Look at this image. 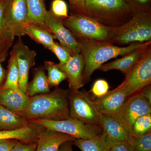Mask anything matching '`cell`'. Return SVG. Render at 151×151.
<instances>
[{
  "instance_id": "6da1fadb",
  "label": "cell",
  "mask_w": 151,
  "mask_h": 151,
  "mask_svg": "<svg viewBox=\"0 0 151 151\" xmlns=\"http://www.w3.org/2000/svg\"><path fill=\"white\" fill-rule=\"evenodd\" d=\"M69 90L56 87L48 93L29 97L22 116L28 122L39 119L61 120L70 118Z\"/></svg>"
},
{
  "instance_id": "7a4b0ae2",
  "label": "cell",
  "mask_w": 151,
  "mask_h": 151,
  "mask_svg": "<svg viewBox=\"0 0 151 151\" xmlns=\"http://www.w3.org/2000/svg\"><path fill=\"white\" fill-rule=\"evenodd\" d=\"M81 45V51L84 61L83 80L84 84L89 81L92 73L109 60L124 56L137 49L145 46L151 41L145 43H133L128 46H119L108 42L86 38H76Z\"/></svg>"
},
{
  "instance_id": "3957f363",
  "label": "cell",
  "mask_w": 151,
  "mask_h": 151,
  "mask_svg": "<svg viewBox=\"0 0 151 151\" xmlns=\"http://www.w3.org/2000/svg\"><path fill=\"white\" fill-rule=\"evenodd\" d=\"M136 12L126 0H85L84 15L108 27L122 26Z\"/></svg>"
},
{
  "instance_id": "277c9868",
  "label": "cell",
  "mask_w": 151,
  "mask_h": 151,
  "mask_svg": "<svg viewBox=\"0 0 151 151\" xmlns=\"http://www.w3.org/2000/svg\"><path fill=\"white\" fill-rule=\"evenodd\" d=\"M151 41V12H137L132 18L117 28L108 42L126 45Z\"/></svg>"
},
{
  "instance_id": "5b68a950",
  "label": "cell",
  "mask_w": 151,
  "mask_h": 151,
  "mask_svg": "<svg viewBox=\"0 0 151 151\" xmlns=\"http://www.w3.org/2000/svg\"><path fill=\"white\" fill-rule=\"evenodd\" d=\"M64 26L76 38L108 42L117 28L108 27L84 15L73 14L63 19Z\"/></svg>"
},
{
  "instance_id": "8992f818",
  "label": "cell",
  "mask_w": 151,
  "mask_h": 151,
  "mask_svg": "<svg viewBox=\"0 0 151 151\" xmlns=\"http://www.w3.org/2000/svg\"><path fill=\"white\" fill-rule=\"evenodd\" d=\"M29 122L40 125L47 129L70 135L76 139H90L102 133L100 126L86 124L75 118L61 120L39 119Z\"/></svg>"
},
{
  "instance_id": "52a82bcc",
  "label": "cell",
  "mask_w": 151,
  "mask_h": 151,
  "mask_svg": "<svg viewBox=\"0 0 151 151\" xmlns=\"http://www.w3.org/2000/svg\"><path fill=\"white\" fill-rule=\"evenodd\" d=\"M28 23L26 0H7L4 12V26L12 44L15 37L25 35L24 28Z\"/></svg>"
},
{
  "instance_id": "ba28073f",
  "label": "cell",
  "mask_w": 151,
  "mask_h": 151,
  "mask_svg": "<svg viewBox=\"0 0 151 151\" xmlns=\"http://www.w3.org/2000/svg\"><path fill=\"white\" fill-rule=\"evenodd\" d=\"M151 83V47L139 62L126 74L122 84L118 86L128 97L139 93Z\"/></svg>"
},
{
  "instance_id": "9c48e42d",
  "label": "cell",
  "mask_w": 151,
  "mask_h": 151,
  "mask_svg": "<svg viewBox=\"0 0 151 151\" xmlns=\"http://www.w3.org/2000/svg\"><path fill=\"white\" fill-rule=\"evenodd\" d=\"M70 118H75L92 125L100 126L101 115L94 101L84 91L70 90L68 95Z\"/></svg>"
},
{
  "instance_id": "30bf717a",
  "label": "cell",
  "mask_w": 151,
  "mask_h": 151,
  "mask_svg": "<svg viewBox=\"0 0 151 151\" xmlns=\"http://www.w3.org/2000/svg\"><path fill=\"white\" fill-rule=\"evenodd\" d=\"M151 114V104L139 93L128 97L115 119L134 136L132 128L139 117Z\"/></svg>"
},
{
  "instance_id": "8fae6325",
  "label": "cell",
  "mask_w": 151,
  "mask_h": 151,
  "mask_svg": "<svg viewBox=\"0 0 151 151\" xmlns=\"http://www.w3.org/2000/svg\"><path fill=\"white\" fill-rule=\"evenodd\" d=\"M63 19L54 15L50 10H47L44 22L60 44L65 47L72 55L80 53L81 45L65 27L63 23Z\"/></svg>"
},
{
  "instance_id": "7c38bea8",
  "label": "cell",
  "mask_w": 151,
  "mask_h": 151,
  "mask_svg": "<svg viewBox=\"0 0 151 151\" xmlns=\"http://www.w3.org/2000/svg\"><path fill=\"white\" fill-rule=\"evenodd\" d=\"M12 50L15 55L18 67L19 88L26 93L29 70L35 64L37 53L24 43L21 37L14 45Z\"/></svg>"
},
{
  "instance_id": "4fadbf2b",
  "label": "cell",
  "mask_w": 151,
  "mask_h": 151,
  "mask_svg": "<svg viewBox=\"0 0 151 151\" xmlns=\"http://www.w3.org/2000/svg\"><path fill=\"white\" fill-rule=\"evenodd\" d=\"M57 65L65 73L68 82L69 90H78L84 86V61L81 53L72 55L65 64L59 63Z\"/></svg>"
},
{
  "instance_id": "5bb4252c",
  "label": "cell",
  "mask_w": 151,
  "mask_h": 151,
  "mask_svg": "<svg viewBox=\"0 0 151 151\" xmlns=\"http://www.w3.org/2000/svg\"><path fill=\"white\" fill-rule=\"evenodd\" d=\"M128 98L125 92L117 87L94 101L100 114L115 119Z\"/></svg>"
},
{
  "instance_id": "9a60e30c",
  "label": "cell",
  "mask_w": 151,
  "mask_h": 151,
  "mask_svg": "<svg viewBox=\"0 0 151 151\" xmlns=\"http://www.w3.org/2000/svg\"><path fill=\"white\" fill-rule=\"evenodd\" d=\"M100 126L105 140L111 147L113 144L119 141H126L131 144L134 139V136L113 117L102 114Z\"/></svg>"
},
{
  "instance_id": "2e32d148",
  "label": "cell",
  "mask_w": 151,
  "mask_h": 151,
  "mask_svg": "<svg viewBox=\"0 0 151 151\" xmlns=\"http://www.w3.org/2000/svg\"><path fill=\"white\" fill-rule=\"evenodd\" d=\"M151 42L145 46L131 52L120 59L103 64L98 69L103 71L116 69L120 70L126 75L142 59L146 52L151 47Z\"/></svg>"
},
{
  "instance_id": "e0dca14e",
  "label": "cell",
  "mask_w": 151,
  "mask_h": 151,
  "mask_svg": "<svg viewBox=\"0 0 151 151\" xmlns=\"http://www.w3.org/2000/svg\"><path fill=\"white\" fill-rule=\"evenodd\" d=\"M29 98L26 93L19 88L0 89V104L20 116L27 106Z\"/></svg>"
},
{
  "instance_id": "ac0fdd59",
  "label": "cell",
  "mask_w": 151,
  "mask_h": 151,
  "mask_svg": "<svg viewBox=\"0 0 151 151\" xmlns=\"http://www.w3.org/2000/svg\"><path fill=\"white\" fill-rule=\"evenodd\" d=\"M75 139L70 135L47 129L43 127L39 134L36 151H59L63 143Z\"/></svg>"
},
{
  "instance_id": "d6986e66",
  "label": "cell",
  "mask_w": 151,
  "mask_h": 151,
  "mask_svg": "<svg viewBox=\"0 0 151 151\" xmlns=\"http://www.w3.org/2000/svg\"><path fill=\"white\" fill-rule=\"evenodd\" d=\"M43 129L40 125L30 123L27 127L13 130H0V140L15 139L23 142H37L40 132Z\"/></svg>"
},
{
  "instance_id": "ffe728a7",
  "label": "cell",
  "mask_w": 151,
  "mask_h": 151,
  "mask_svg": "<svg viewBox=\"0 0 151 151\" xmlns=\"http://www.w3.org/2000/svg\"><path fill=\"white\" fill-rule=\"evenodd\" d=\"M25 35H27L37 43L45 48H50L55 42L54 36L45 24L27 23L24 28Z\"/></svg>"
},
{
  "instance_id": "44dd1931",
  "label": "cell",
  "mask_w": 151,
  "mask_h": 151,
  "mask_svg": "<svg viewBox=\"0 0 151 151\" xmlns=\"http://www.w3.org/2000/svg\"><path fill=\"white\" fill-rule=\"evenodd\" d=\"M42 66L35 68L33 69V78L32 81L28 83L26 93L29 97L50 92V85Z\"/></svg>"
},
{
  "instance_id": "7402d4cb",
  "label": "cell",
  "mask_w": 151,
  "mask_h": 151,
  "mask_svg": "<svg viewBox=\"0 0 151 151\" xmlns=\"http://www.w3.org/2000/svg\"><path fill=\"white\" fill-rule=\"evenodd\" d=\"M24 117L14 113L0 104V130H13L29 125Z\"/></svg>"
},
{
  "instance_id": "603a6c76",
  "label": "cell",
  "mask_w": 151,
  "mask_h": 151,
  "mask_svg": "<svg viewBox=\"0 0 151 151\" xmlns=\"http://www.w3.org/2000/svg\"><path fill=\"white\" fill-rule=\"evenodd\" d=\"M73 145L81 151H110L111 147L105 140L102 133L98 137L90 139H76L73 141Z\"/></svg>"
},
{
  "instance_id": "cb8c5ba5",
  "label": "cell",
  "mask_w": 151,
  "mask_h": 151,
  "mask_svg": "<svg viewBox=\"0 0 151 151\" xmlns=\"http://www.w3.org/2000/svg\"><path fill=\"white\" fill-rule=\"evenodd\" d=\"M27 9L28 23L44 24L47 10L45 0H26Z\"/></svg>"
},
{
  "instance_id": "d4e9b609",
  "label": "cell",
  "mask_w": 151,
  "mask_h": 151,
  "mask_svg": "<svg viewBox=\"0 0 151 151\" xmlns=\"http://www.w3.org/2000/svg\"><path fill=\"white\" fill-rule=\"evenodd\" d=\"M19 70L15 55L12 50L10 52L5 81L0 89L19 88Z\"/></svg>"
},
{
  "instance_id": "484cf974",
  "label": "cell",
  "mask_w": 151,
  "mask_h": 151,
  "mask_svg": "<svg viewBox=\"0 0 151 151\" xmlns=\"http://www.w3.org/2000/svg\"><path fill=\"white\" fill-rule=\"evenodd\" d=\"M7 0H0V62L4 61L12 45L6 35L4 26V12Z\"/></svg>"
},
{
  "instance_id": "4316f807",
  "label": "cell",
  "mask_w": 151,
  "mask_h": 151,
  "mask_svg": "<svg viewBox=\"0 0 151 151\" xmlns=\"http://www.w3.org/2000/svg\"><path fill=\"white\" fill-rule=\"evenodd\" d=\"M45 69L47 71V79L50 86L57 87L62 81L66 79L65 73L52 61L44 62Z\"/></svg>"
},
{
  "instance_id": "83f0119b",
  "label": "cell",
  "mask_w": 151,
  "mask_h": 151,
  "mask_svg": "<svg viewBox=\"0 0 151 151\" xmlns=\"http://www.w3.org/2000/svg\"><path fill=\"white\" fill-rule=\"evenodd\" d=\"M132 133L134 137H138L151 131V114L139 117L133 124Z\"/></svg>"
},
{
  "instance_id": "f1b7e54d",
  "label": "cell",
  "mask_w": 151,
  "mask_h": 151,
  "mask_svg": "<svg viewBox=\"0 0 151 151\" xmlns=\"http://www.w3.org/2000/svg\"><path fill=\"white\" fill-rule=\"evenodd\" d=\"M131 144L134 151H151V131L135 137Z\"/></svg>"
},
{
  "instance_id": "f546056e",
  "label": "cell",
  "mask_w": 151,
  "mask_h": 151,
  "mask_svg": "<svg viewBox=\"0 0 151 151\" xmlns=\"http://www.w3.org/2000/svg\"><path fill=\"white\" fill-rule=\"evenodd\" d=\"M50 11L55 16L63 19L68 17L67 4L63 0H53Z\"/></svg>"
},
{
  "instance_id": "4dcf8cb0",
  "label": "cell",
  "mask_w": 151,
  "mask_h": 151,
  "mask_svg": "<svg viewBox=\"0 0 151 151\" xmlns=\"http://www.w3.org/2000/svg\"><path fill=\"white\" fill-rule=\"evenodd\" d=\"M49 50L52 52L59 59V63L64 64L70 59L72 55L65 47L55 42Z\"/></svg>"
},
{
  "instance_id": "1f68e13d",
  "label": "cell",
  "mask_w": 151,
  "mask_h": 151,
  "mask_svg": "<svg viewBox=\"0 0 151 151\" xmlns=\"http://www.w3.org/2000/svg\"><path fill=\"white\" fill-rule=\"evenodd\" d=\"M110 86L108 82L103 79H97L94 82L90 92L97 98L105 96L109 92Z\"/></svg>"
},
{
  "instance_id": "d6a6232c",
  "label": "cell",
  "mask_w": 151,
  "mask_h": 151,
  "mask_svg": "<svg viewBox=\"0 0 151 151\" xmlns=\"http://www.w3.org/2000/svg\"><path fill=\"white\" fill-rule=\"evenodd\" d=\"M136 12H151V0H126Z\"/></svg>"
},
{
  "instance_id": "836d02e7",
  "label": "cell",
  "mask_w": 151,
  "mask_h": 151,
  "mask_svg": "<svg viewBox=\"0 0 151 151\" xmlns=\"http://www.w3.org/2000/svg\"><path fill=\"white\" fill-rule=\"evenodd\" d=\"M37 142H23L17 141L9 151H36Z\"/></svg>"
},
{
  "instance_id": "e575fe53",
  "label": "cell",
  "mask_w": 151,
  "mask_h": 151,
  "mask_svg": "<svg viewBox=\"0 0 151 151\" xmlns=\"http://www.w3.org/2000/svg\"><path fill=\"white\" fill-rule=\"evenodd\" d=\"M72 14H79L84 15L85 0H68Z\"/></svg>"
},
{
  "instance_id": "d590c367",
  "label": "cell",
  "mask_w": 151,
  "mask_h": 151,
  "mask_svg": "<svg viewBox=\"0 0 151 151\" xmlns=\"http://www.w3.org/2000/svg\"><path fill=\"white\" fill-rule=\"evenodd\" d=\"M110 151H134L131 144L126 141H119L113 144Z\"/></svg>"
},
{
  "instance_id": "8d00e7d4",
  "label": "cell",
  "mask_w": 151,
  "mask_h": 151,
  "mask_svg": "<svg viewBox=\"0 0 151 151\" xmlns=\"http://www.w3.org/2000/svg\"><path fill=\"white\" fill-rule=\"evenodd\" d=\"M17 141L15 139L0 140V151H9L14 145Z\"/></svg>"
},
{
  "instance_id": "74e56055",
  "label": "cell",
  "mask_w": 151,
  "mask_h": 151,
  "mask_svg": "<svg viewBox=\"0 0 151 151\" xmlns=\"http://www.w3.org/2000/svg\"><path fill=\"white\" fill-rule=\"evenodd\" d=\"M140 94L147 99L149 103L151 104V84L145 86V87L141 89V91L139 92Z\"/></svg>"
},
{
  "instance_id": "f35d334b",
  "label": "cell",
  "mask_w": 151,
  "mask_h": 151,
  "mask_svg": "<svg viewBox=\"0 0 151 151\" xmlns=\"http://www.w3.org/2000/svg\"><path fill=\"white\" fill-rule=\"evenodd\" d=\"M73 141H68L61 145L59 151H73L72 149Z\"/></svg>"
},
{
  "instance_id": "ab89813d",
  "label": "cell",
  "mask_w": 151,
  "mask_h": 151,
  "mask_svg": "<svg viewBox=\"0 0 151 151\" xmlns=\"http://www.w3.org/2000/svg\"><path fill=\"white\" fill-rule=\"evenodd\" d=\"M6 73L0 62V88L3 86L4 83V80H5L6 76Z\"/></svg>"
}]
</instances>
